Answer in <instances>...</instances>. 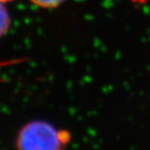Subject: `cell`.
<instances>
[{"mask_svg":"<svg viewBox=\"0 0 150 150\" xmlns=\"http://www.w3.org/2000/svg\"><path fill=\"white\" fill-rule=\"evenodd\" d=\"M71 140L66 129H58L46 121L35 120L27 123L18 133L16 146L19 149L59 150Z\"/></svg>","mask_w":150,"mask_h":150,"instance_id":"1","label":"cell"},{"mask_svg":"<svg viewBox=\"0 0 150 150\" xmlns=\"http://www.w3.org/2000/svg\"><path fill=\"white\" fill-rule=\"evenodd\" d=\"M10 25V18L7 13V10L3 6V3L0 2V37L6 33Z\"/></svg>","mask_w":150,"mask_h":150,"instance_id":"2","label":"cell"},{"mask_svg":"<svg viewBox=\"0 0 150 150\" xmlns=\"http://www.w3.org/2000/svg\"><path fill=\"white\" fill-rule=\"evenodd\" d=\"M65 0H31V2L42 8H55Z\"/></svg>","mask_w":150,"mask_h":150,"instance_id":"3","label":"cell"},{"mask_svg":"<svg viewBox=\"0 0 150 150\" xmlns=\"http://www.w3.org/2000/svg\"><path fill=\"white\" fill-rule=\"evenodd\" d=\"M8 1H11V0H0V2L5 3V2H8Z\"/></svg>","mask_w":150,"mask_h":150,"instance_id":"4","label":"cell"}]
</instances>
